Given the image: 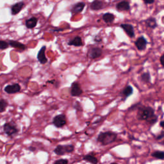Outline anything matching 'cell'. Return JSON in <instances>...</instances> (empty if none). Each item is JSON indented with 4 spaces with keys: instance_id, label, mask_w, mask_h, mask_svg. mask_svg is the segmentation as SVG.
<instances>
[{
    "instance_id": "33",
    "label": "cell",
    "mask_w": 164,
    "mask_h": 164,
    "mask_svg": "<svg viewBox=\"0 0 164 164\" xmlns=\"http://www.w3.org/2000/svg\"><path fill=\"white\" fill-rule=\"evenodd\" d=\"M36 149V148H33V147H30V148H29V150H30L32 151H34Z\"/></svg>"
},
{
    "instance_id": "21",
    "label": "cell",
    "mask_w": 164,
    "mask_h": 164,
    "mask_svg": "<svg viewBox=\"0 0 164 164\" xmlns=\"http://www.w3.org/2000/svg\"><path fill=\"white\" fill-rule=\"evenodd\" d=\"M145 23L146 26L152 29L156 28L158 26L156 19L153 18V17H150V18L148 19L147 20H145Z\"/></svg>"
},
{
    "instance_id": "18",
    "label": "cell",
    "mask_w": 164,
    "mask_h": 164,
    "mask_svg": "<svg viewBox=\"0 0 164 164\" xmlns=\"http://www.w3.org/2000/svg\"><path fill=\"white\" fill-rule=\"evenodd\" d=\"M85 3L84 2H80L77 4H76L73 7L71 12L73 14H78L84 10L85 7Z\"/></svg>"
},
{
    "instance_id": "22",
    "label": "cell",
    "mask_w": 164,
    "mask_h": 164,
    "mask_svg": "<svg viewBox=\"0 0 164 164\" xmlns=\"http://www.w3.org/2000/svg\"><path fill=\"white\" fill-rule=\"evenodd\" d=\"M102 18L106 23H112L115 19V15L110 13H106L103 14Z\"/></svg>"
},
{
    "instance_id": "6",
    "label": "cell",
    "mask_w": 164,
    "mask_h": 164,
    "mask_svg": "<svg viewBox=\"0 0 164 164\" xmlns=\"http://www.w3.org/2000/svg\"><path fill=\"white\" fill-rule=\"evenodd\" d=\"M3 131L8 136H12L18 133L19 130L14 122H9L3 126Z\"/></svg>"
},
{
    "instance_id": "1",
    "label": "cell",
    "mask_w": 164,
    "mask_h": 164,
    "mask_svg": "<svg viewBox=\"0 0 164 164\" xmlns=\"http://www.w3.org/2000/svg\"><path fill=\"white\" fill-rule=\"evenodd\" d=\"M137 110V119L140 121H145L151 126L155 125L158 121V116L155 114V109L152 107L143 106L140 104Z\"/></svg>"
},
{
    "instance_id": "14",
    "label": "cell",
    "mask_w": 164,
    "mask_h": 164,
    "mask_svg": "<svg viewBox=\"0 0 164 164\" xmlns=\"http://www.w3.org/2000/svg\"><path fill=\"white\" fill-rule=\"evenodd\" d=\"M37 22H38V19L37 18V17H31V18L28 19L26 21L25 24L27 28L32 29L37 26Z\"/></svg>"
},
{
    "instance_id": "11",
    "label": "cell",
    "mask_w": 164,
    "mask_h": 164,
    "mask_svg": "<svg viewBox=\"0 0 164 164\" xmlns=\"http://www.w3.org/2000/svg\"><path fill=\"white\" fill-rule=\"evenodd\" d=\"M133 94V88L131 85H127L121 92V96L123 101H126V99Z\"/></svg>"
},
{
    "instance_id": "23",
    "label": "cell",
    "mask_w": 164,
    "mask_h": 164,
    "mask_svg": "<svg viewBox=\"0 0 164 164\" xmlns=\"http://www.w3.org/2000/svg\"><path fill=\"white\" fill-rule=\"evenodd\" d=\"M151 156L158 160H164V152L162 151H155L151 154Z\"/></svg>"
},
{
    "instance_id": "30",
    "label": "cell",
    "mask_w": 164,
    "mask_h": 164,
    "mask_svg": "<svg viewBox=\"0 0 164 164\" xmlns=\"http://www.w3.org/2000/svg\"><path fill=\"white\" fill-rule=\"evenodd\" d=\"M163 58H164V55L162 54V56L160 58V63H161V65H162V67L164 66V65H163Z\"/></svg>"
},
{
    "instance_id": "2",
    "label": "cell",
    "mask_w": 164,
    "mask_h": 164,
    "mask_svg": "<svg viewBox=\"0 0 164 164\" xmlns=\"http://www.w3.org/2000/svg\"><path fill=\"white\" fill-rule=\"evenodd\" d=\"M118 133L112 131L101 132L97 137V141L103 145H107L116 141Z\"/></svg>"
},
{
    "instance_id": "26",
    "label": "cell",
    "mask_w": 164,
    "mask_h": 164,
    "mask_svg": "<svg viewBox=\"0 0 164 164\" xmlns=\"http://www.w3.org/2000/svg\"><path fill=\"white\" fill-rule=\"evenodd\" d=\"M9 44L4 40H0V50H5L9 48Z\"/></svg>"
},
{
    "instance_id": "7",
    "label": "cell",
    "mask_w": 164,
    "mask_h": 164,
    "mask_svg": "<svg viewBox=\"0 0 164 164\" xmlns=\"http://www.w3.org/2000/svg\"><path fill=\"white\" fill-rule=\"evenodd\" d=\"M84 93L83 89H81L80 84L78 81H74L71 84L70 89V94L73 97L80 96Z\"/></svg>"
},
{
    "instance_id": "12",
    "label": "cell",
    "mask_w": 164,
    "mask_h": 164,
    "mask_svg": "<svg viewBox=\"0 0 164 164\" xmlns=\"http://www.w3.org/2000/svg\"><path fill=\"white\" fill-rule=\"evenodd\" d=\"M21 91V87L18 84L7 85L5 88V91L8 94H15Z\"/></svg>"
},
{
    "instance_id": "28",
    "label": "cell",
    "mask_w": 164,
    "mask_h": 164,
    "mask_svg": "<svg viewBox=\"0 0 164 164\" xmlns=\"http://www.w3.org/2000/svg\"><path fill=\"white\" fill-rule=\"evenodd\" d=\"M163 136H164V133H163V132L162 131L161 132V133L160 135H158L156 137V140H161L163 138Z\"/></svg>"
},
{
    "instance_id": "32",
    "label": "cell",
    "mask_w": 164,
    "mask_h": 164,
    "mask_svg": "<svg viewBox=\"0 0 164 164\" xmlns=\"http://www.w3.org/2000/svg\"><path fill=\"white\" fill-rule=\"evenodd\" d=\"M163 125H164V121H161L160 122V126L162 128H163Z\"/></svg>"
},
{
    "instance_id": "25",
    "label": "cell",
    "mask_w": 164,
    "mask_h": 164,
    "mask_svg": "<svg viewBox=\"0 0 164 164\" xmlns=\"http://www.w3.org/2000/svg\"><path fill=\"white\" fill-rule=\"evenodd\" d=\"M7 102L5 101L4 99L0 100V113L4 112L7 107Z\"/></svg>"
},
{
    "instance_id": "27",
    "label": "cell",
    "mask_w": 164,
    "mask_h": 164,
    "mask_svg": "<svg viewBox=\"0 0 164 164\" xmlns=\"http://www.w3.org/2000/svg\"><path fill=\"white\" fill-rule=\"evenodd\" d=\"M68 163L67 159H59L54 162V164H67Z\"/></svg>"
},
{
    "instance_id": "4",
    "label": "cell",
    "mask_w": 164,
    "mask_h": 164,
    "mask_svg": "<svg viewBox=\"0 0 164 164\" xmlns=\"http://www.w3.org/2000/svg\"><path fill=\"white\" fill-rule=\"evenodd\" d=\"M103 50L101 48L96 46H91L87 51V56L91 59H96L102 55Z\"/></svg>"
},
{
    "instance_id": "29",
    "label": "cell",
    "mask_w": 164,
    "mask_h": 164,
    "mask_svg": "<svg viewBox=\"0 0 164 164\" xmlns=\"http://www.w3.org/2000/svg\"><path fill=\"white\" fill-rule=\"evenodd\" d=\"M94 40L96 43H101L102 39H101V38H100L99 36H96L94 38Z\"/></svg>"
},
{
    "instance_id": "16",
    "label": "cell",
    "mask_w": 164,
    "mask_h": 164,
    "mask_svg": "<svg viewBox=\"0 0 164 164\" xmlns=\"http://www.w3.org/2000/svg\"><path fill=\"white\" fill-rule=\"evenodd\" d=\"M116 8L119 11H128L130 10V3H129L128 2L124 1V2H121L117 5Z\"/></svg>"
},
{
    "instance_id": "8",
    "label": "cell",
    "mask_w": 164,
    "mask_h": 164,
    "mask_svg": "<svg viewBox=\"0 0 164 164\" xmlns=\"http://www.w3.org/2000/svg\"><path fill=\"white\" fill-rule=\"evenodd\" d=\"M135 45L138 51H144L147 47L148 41L144 36H141L136 40L135 42Z\"/></svg>"
},
{
    "instance_id": "5",
    "label": "cell",
    "mask_w": 164,
    "mask_h": 164,
    "mask_svg": "<svg viewBox=\"0 0 164 164\" xmlns=\"http://www.w3.org/2000/svg\"><path fill=\"white\" fill-rule=\"evenodd\" d=\"M52 124L57 128H62L67 124V118L65 114L55 115L53 119Z\"/></svg>"
},
{
    "instance_id": "13",
    "label": "cell",
    "mask_w": 164,
    "mask_h": 164,
    "mask_svg": "<svg viewBox=\"0 0 164 164\" xmlns=\"http://www.w3.org/2000/svg\"><path fill=\"white\" fill-rule=\"evenodd\" d=\"M67 44L69 46H73L75 47H80L84 45L83 42H82V39L80 36H76L72 39L70 40Z\"/></svg>"
},
{
    "instance_id": "3",
    "label": "cell",
    "mask_w": 164,
    "mask_h": 164,
    "mask_svg": "<svg viewBox=\"0 0 164 164\" xmlns=\"http://www.w3.org/2000/svg\"><path fill=\"white\" fill-rule=\"evenodd\" d=\"M74 151V145L73 144H66V145H58L54 149V153L58 155L62 156L68 153H71Z\"/></svg>"
},
{
    "instance_id": "10",
    "label": "cell",
    "mask_w": 164,
    "mask_h": 164,
    "mask_svg": "<svg viewBox=\"0 0 164 164\" xmlns=\"http://www.w3.org/2000/svg\"><path fill=\"white\" fill-rule=\"evenodd\" d=\"M120 26L122 29H123V30L126 32V33L130 38H133L135 36V31H134V28L132 25L121 24Z\"/></svg>"
},
{
    "instance_id": "19",
    "label": "cell",
    "mask_w": 164,
    "mask_h": 164,
    "mask_svg": "<svg viewBox=\"0 0 164 164\" xmlns=\"http://www.w3.org/2000/svg\"><path fill=\"white\" fill-rule=\"evenodd\" d=\"M82 160L85 161V162L93 163V164H96L98 162V160L97 159V158L94 155H91V154L86 155L84 156L83 159Z\"/></svg>"
},
{
    "instance_id": "24",
    "label": "cell",
    "mask_w": 164,
    "mask_h": 164,
    "mask_svg": "<svg viewBox=\"0 0 164 164\" xmlns=\"http://www.w3.org/2000/svg\"><path fill=\"white\" fill-rule=\"evenodd\" d=\"M140 78H141V80L144 82V83L148 84L150 83L151 81V77L149 72H146L144 73L141 74V77H140Z\"/></svg>"
},
{
    "instance_id": "20",
    "label": "cell",
    "mask_w": 164,
    "mask_h": 164,
    "mask_svg": "<svg viewBox=\"0 0 164 164\" xmlns=\"http://www.w3.org/2000/svg\"><path fill=\"white\" fill-rule=\"evenodd\" d=\"M103 3L102 2L99 1V0H95L94 1L91 5V8L93 10H98L103 9Z\"/></svg>"
},
{
    "instance_id": "9",
    "label": "cell",
    "mask_w": 164,
    "mask_h": 164,
    "mask_svg": "<svg viewBox=\"0 0 164 164\" xmlns=\"http://www.w3.org/2000/svg\"><path fill=\"white\" fill-rule=\"evenodd\" d=\"M46 50V46H43L42 48H41L37 54V60L41 64H46L47 62H48V58L46 56L45 52Z\"/></svg>"
},
{
    "instance_id": "31",
    "label": "cell",
    "mask_w": 164,
    "mask_h": 164,
    "mask_svg": "<svg viewBox=\"0 0 164 164\" xmlns=\"http://www.w3.org/2000/svg\"><path fill=\"white\" fill-rule=\"evenodd\" d=\"M143 1L145 4H152L155 2V0H143Z\"/></svg>"
},
{
    "instance_id": "15",
    "label": "cell",
    "mask_w": 164,
    "mask_h": 164,
    "mask_svg": "<svg viewBox=\"0 0 164 164\" xmlns=\"http://www.w3.org/2000/svg\"><path fill=\"white\" fill-rule=\"evenodd\" d=\"M24 5H25V4L23 2H19V3L15 4L14 5H13L11 9L12 14L13 15H16V14H18L19 12L22 10L23 7H24Z\"/></svg>"
},
{
    "instance_id": "17",
    "label": "cell",
    "mask_w": 164,
    "mask_h": 164,
    "mask_svg": "<svg viewBox=\"0 0 164 164\" xmlns=\"http://www.w3.org/2000/svg\"><path fill=\"white\" fill-rule=\"evenodd\" d=\"M9 44L10 46L13 47V48L19 49L21 50H25L26 48V46L25 44H23L19 42H17V41L10 40V42L9 43Z\"/></svg>"
}]
</instances>
